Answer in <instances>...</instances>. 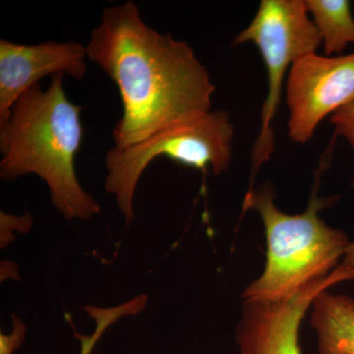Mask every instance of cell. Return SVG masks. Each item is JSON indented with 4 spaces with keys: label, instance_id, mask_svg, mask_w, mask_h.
<instances>
[{
    "label": "cell",
    "instance_id": "9c48e42d",
    "mask_svg": "<svg viewBox=\"0 0 354 354\" xmlns=\"http://www.w3.org/2000/svg\"><path fill=\"white\" fill-rule=\"evenodd\" d=\"M319 354H354V299L324 290L312 304Z\"/></svg>",
    "mask_w": 354,
    "mask_h": 354
},
{
    "label": "cell",
    "instance_id": "7c38bea8",
    "mask_svg": "<svg viewBox=\"0 0 354 354\" xmlns=\"http://www.w3.org/2000/svg\"><path fill=\"white\" fill-rule=\"evenodd\" d=\"M330 121L334 125L335 137H344L354 152V101L333 114ZM353 186H354V177Z\"/></svg>",
    "mask_w": 354,
    "mask_h": 354
},
{
    "label": "cell",
    "instance_id": "30bf717a",
    "mask_svg": "<svg viewBox=\"0 0 354 354\" xmlns=\"http://www.w3.org/2000/svg\"><path fill=\"white\" fill-rule=\"evenodd\" d=\"M327 57L339 55L354 44V18L348 0H304Z\"/></svg>",
    "mask_w": 354,
    "mask_h": 354
},
{
    "label": "cell",
    "instance_id": "277c9868",
    "mask_svg": "<svg viewBox=\"0 0 354 354\" xmlns=\"http://www.w3.org/2000/svg\"><path fill=\"white\" fill-rule=\"evenodd\" d=\"M234 128L225 111H211L194 120L160 130L139 143L106 153L104 189L113 195L125 220L134 218L133 200L142 174L156 158L214 174L227 171L232 157Z\"/></svg>",
    "mask_w": 354,
    "mask_h": 354
},
{
    "label": "cell",
    "instance_id": "ba28073f",
    "mask_svg": "<svg viewBox=\"0 0 354 354\" xmlns=\"http://www.w3.org/2000/svg\"><path fill=\"white\" fill-rule=\"evenodd\" d=\"M88 59L86 46L78 41L23 44L0 39V122L21 95L44 77L84 78Z\"/></svg>",
    "mask_w": 354,
    "mask_h": 354
},
{
    "label": "cell",
    "instance_id": "52a82bcc",
    "mask_svg": "<svg viewBox=\"0 0 354 354\" xmlns=\"http://www.w3.org/2000/svg\"><path fill=\"white\" fill-rule=\"evenodd\" d=\"M344 281L341 272L311 281L278 301H245L236 342L239 354H302L299 327L319 293Z\"/></svg>",
    "mask_w": 354,
    "mask_h": 354
},
{
    "label": "cell",
    "instance_id": "7a4b0ae2",
    "mask_svg": "<svg viewBox=\"0 0 354 354\" xmlns=\"http://www.w3.org/2000/svg\"><path fill=\"white\" fill-rule=\"evenodd\" d=\"M64 75L48 88L32 86L0 122V177L12 181L36 174L46 183L53 206L67 220H88L101 212L76 174L75 160L84 138L82 106L64 91Z\"/></svg>",
    "mask_w": 354,
    "mask_h": 354
},
{
    "label": "cell",
    "instance_id": "3957f363",
    "mask_svg": "<svg viewBox=\"0 0 354 354\" xmlns=\"http://www.w3.org/2000/svg\"><path fill=\"white\" fill-rule=\"evenodd\" d=\"M319 176L308 206L288 215L274 204L272 186L247 192L244 211H255L264 223L267 239L265 270L243 293L245 301H278L292 297L311 281L324 278L348 250V235L326 225L319 213L330 204L319 198Z\"/></svg>",
    "mask_w": 354,
    "mask_h": 354
},
{
    "label": "cell",
    "instance_id": "5bb4252c",
    "mask_svg": "<svg viewBox=\"0 0 354 354\" xmlns=\"http://www.w3.org/2000/svg\"><path fill=\"white\" fill-rule=\"evenodd\" d=\"M344 271L348 272L354 278V241L351 242L348 250L344 256L341 265Z\"/></svg>",
    "mask_w": 354,
    "mask_h": 354
},
{
    "label": "cell",
    "instance_id": "6da1fadb",
    "mask_svg": "<svg viewBox=\"0 0 354 354\" xmlns=\"http://www.w3.org/2000/svg\"><path fill=\"white\" fill-rule=\"evenodd\" d=\"M86 48L120 92L114 147L139 143L212 111L216 87L209 70L186 41L147 24L132 0L104 9Z\"/></svg>",
    "mask_w": 354,
    "mask_h": 354
},
{
    "label": "cell",
    "instance_id": "8fae6325",
    "mask_svg": "<svg viewBox=\"0 0 354 354\" xmlns=\"http://www.w3.org/2000/svg\"><path fill=\"white\" fill-rule=\"evenodd\" d=\"M88 315L95 319L97 323V327L94 334L92 335H81L76 334L81 342L80 354H91L95 344L99 341L100 337L104 334V330L108 329L109 326L118 319L123 317V311L120 307H113V308L102 309L97 307L88 306L87 308Z\"/></svg>",
    "mask_w": 354,
    "mask_h": 354
},
{
    "label": "cell",
    "instance_id": "4fadbf2b",
    "mask_svg": "<svg viewBox=\"0 0 354 354\" xmlns=\"http://www.w3.org/2000/svg\"><path fill=\"white\" fill-rule=\"evenodd\" d=\"M12 327L10 334L0 335V354H14L25 341L27 328L20 319L14 315Z\"/></svg>",
    "mask_w": 354,
    "mask_h": 354
},
{
    "label": "cell",
    "instance_id": "5b68a950",
    "mask_svg": "<svg viewBox=\"0 0 354 354\" xmlns=\"http://www.w3.org/2000/svg\"><path fill=\"white\" fill-rule=\"evenodd\" d=\"M246 43L259 50L268 75L260 132L252 152L251 191L254 176L274 152V121L286 76L297 59L317 53L322 43L304 0H262L250 24L234 41V46Z\"/></svg>",
    "mask_w": 354,
    "mask_h": 354
},
{
    "label": "cell",
    "instance_id": "8992f818",
    "mask_svg": "<svg viewBox=\"0 0 354 354\" xmlns=\"http://www.w3.org/2000/svg\"><path fill=\"white\" fill-rule=\"evenodd\" d=\"M286 93L288 136L295 143H308L327 116L354 101V53L300 57L291 66Z\"/></svg>",
    "mask_w": 354,
    "mask_h": 354
}]
</instances>
